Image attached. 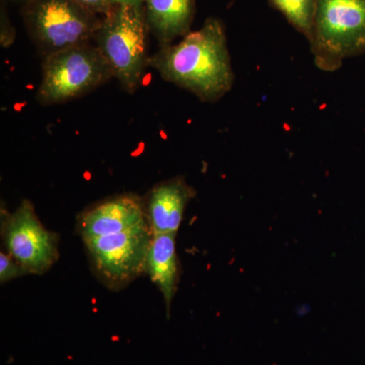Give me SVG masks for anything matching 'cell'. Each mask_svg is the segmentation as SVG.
<instances>
[{"label": "cell", "mask_w": 365, "mask_h": 365, "mask_svg": "<svg viewBox=\"0 0 365 365\" xmlns=\"http://www.w3.org/2000/svg\"><path fill=\"white\" fill-rule=\"evenodd\" d=\"M150 66L165 81L203 102L225 97L235 81L225 26L216 19H208L202 28L187 34L177 44L162 46L150 57Z\"/></svg>", "instance_id": "6da1fadb"}, {"label": "cell", "mask_w": 365, "mask_h": 365, "mask_svg": "<svg viewBox=\"0 0 365 365\" xmlns=\"http://www.w3.org/2000/svg\"><path fill=\"white\" fill-rule=\"evenodd\" d=\"M148 31L143 4H117L105 16L95 36L96 46L107 61L113 78L128 93L139 88L150 66Z\"/></svg>", "instance_id": "7a4b0ae2"}, {"label": "cell", "mask_w": 365, "mask_h": 365, "mask_svg": "<svg viewBox=\"0 0 365 365\" xmlns=\"http://www.w3.org/2000/svg\"><path fill=\"white\" fill-rule=\"evenodd\" d=\"M322 71L339 68L343 60L365 51V0H317L311 40Z\"/></svg>", "instance_id": "3957f363"}, {"label": "cell", "mask_w": 365, "mask_h": 365, "mask_svg": "<svg viewBox=\"0 0 365 365\" xmlns=\"http://www.w3.org/2000/svg\"><path fill=\"white\" fill-rule=\"evenodd\" d=\"M112 72L97 46H76L45 57L36 98L43 105L60 104L104 85Z\"/></svg>", "instance_id": "277c9868"}, {"label": "cell", "mask_w": 365, "mask_h": 365, "mask_svg": "<svg viewBox=\"0 0 365 365\" xmlns=\"http://www.w3.org/2000/svg\"><path fill=\"white\" fill-rule=\"evenodd\" d=\"M153 232L143 223L120 234L83 240L91 271L112 292H120L148 273Z\"/></svg>", "instance_id": "5b68a950"}, {"label": "cell", "mask_w": 365, "mask_h": 365, "mask_svg": "<svg viewBox=\"0 0 365 365\" xmlns=\"http://www.w3.org/2000/svg\"><path fill=\"white\" fill-rule=\"evenodd\" d=\"M29 26L45 57L88 44L102 21L73 0H35L29 9Z\"/></svg>", "instance_id": "8992f818"}, {"label": "cell", "mask_w": 365, "mask_h": 365, "mask_svg": "<svg viewBox=\"0 0 365 365\" xmlns=\"http://www.w3.org/2000/svg\"><path fill=\"white\" fill-rule=\"evenodd\" d=\"M1 237L6 253L26 274L43 275L59 260V235L41 222L30 200L13 213L1 209Z\"/></svg>", "instance_id": "52a82bcc"}, {"label": "cell", "mask_w": 365, "mask_h": 365, "mask_svg": "<svg viewBox=\"0 0 365 365\" xmlns=\"http://www.w3.org/2000/svg\"><path fill=\"white\" fill-rule=\"evenodd\" d=\"M143 198L121 194L91 204L76 217V232L81 239H96L126 232L146 223Z\"/></svg>", "instance_id": "ba28073f"}, {"label": "cell", "mask_w": 365, "mask_h": 365, "mask_svg": "<svg viewBox=\"0 0 365 365\" xmlns=\"http://www.w3.org/2000/svg\"><path fill=\"white\" fill-rule=\"evenodd\" d=\"M196 191L182 177L158 182L143 198L144 215L153 235L176 232Z\"/></svg>", "instance_id": "9c48e42d"}, {"label": "cell", "mask_w": 365, "mask_h": 365, "mask_svg": "<svg viewBox=\"0 0 365 365\" xmlns=\"http://www.w3.org/2000/svg\"><path fill=\"white\" fill-rule=\"evenodd\" d=\"M148 28L162 46L190 33L195 4L194 0H144Z\"/></svg>", "instance_id": "30bf717a"}, {"label": "cell", "mask_w": 365, "mask_h": 365, "mask_svg": "<svg viewBox=\"0 0 365 365\" xmlns=\"http://www.w3.org/2000/svg\"><path fill=\"white\" fill-rule=\"evenodd\" d=\"M176 235V232L153 235L148 256V274L162 292L168 316L180 281Z\"/></svg>", "instance_id": "8fae6325"}, {"label": "cell", "mask_w": 365, "mask_h": 365, "mask_svg": "<svg viewBox=\"0 0 365 365\" xmlns=\"http://www.w3.org/2000/svg\"><path fill=\"white\" fill-rule=\"evenodd\" d=\"M287 21L304 34L307 40L313 35L317 0H271Z\"/></svg>", "instance_id": "7c38bea8"}, {"label": "cell", "mask_w": 365, "mask_h": 365, "mask_svg": "<svg viewBox=\"0 0 365 365\" xmlns=\"http://www.w3.org/2000/svg\"><path fill=\"white\" fill-rule=\"evenodd\" d=\"M26 275L25 270L21 267L13 257L9 256L6 252L1 251L0 253V282H9V281L16 279Z\"/></svg>", "instance_id": "4fadbf2b"}, {"label": "cell", "mask_w": 365, "mask_h": 365, "mask_svg": "<svg viewBox=\"0 0 365 365\" xmlns=\"http://www.w3.org/2000/svg\"><path fill=\"white\" fill-rule=\"evenodd\" d=\"M73 1L91 13L104 14V16L111 13L112 9L117 6L112 0H73Z\"/></svg>", "instance_id": "5bb4252c"}, {"label": "cell", "mask_w": 365, "mask_h": 365, "mask_svg": "<svg viewBox=\"0 0 365 365\" xmlns=\"http://www.w3.org/2000/svg\"><path fill=\"white\" fill-rule=\"evenodd\" d=\"M115 4H133V6H141L144 0H112Z\"/></svg>", "instance_id": "9a60e30c"}]
</instances>
